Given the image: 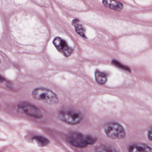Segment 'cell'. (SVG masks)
I'll list each match as a JSON object with an SVG mask.
<instances>
[{"label":"cell","instance_id":"obj_1","mask_svg":"<svg viewBox=\"0 0 152 152\" xmlns=\"http://www.w3.org/2000/svg\"><path fill=\"white\" fill-rule=\"evenodd\" d=\"M32 96L34 99L42 101L48 104H56L59 101L56 94L46 88H39L34 89L32 92Z\"/></svg>","mask_w":152,"mask_h":152},{"label":"cell","instance_id":"obj_2","mask_svg":"<svg viewBox=\"0 0 152 152\" xmlns=\"http://www.w3.org/2000/svg\"><path fill=\"white\" fill-rule=\"evenodd\" d=\"M58 115L61 121L71 125L79 124L83 118L80 111L72 108L62 109L59 112Z\"/></svg>","mask_w":152,"mask_h":152},{"label":"cell","instance_id":"obj_3","mask_svg":"<svg viewBox=\"0 0 152 152\" xmlns=\"http://www.w3.org/2000/svg\"><path fill=\"white\" fill-rule=\"evenodd\" d=\"M104 130L107 136L112 139H121L126 136V132L123 127L117 123L106 124L104 126Z\"/></svg>","mask_w":152,"mask_h":152},{"label":"cell","instance_id":"obj_4","mask_svg":"<svg viewBox=\"0 0 152 152\" xmlns=\"http://www.w3.org/2000/svg\"><path fill=\"white\" fill-rule=\"evenodd\" d=\"M18 107V109L31 117L36 119H40L42 117V114L41 110L31 104L26 102H22Z\"/></svg>","mask_w":152,"mask_h":152},{"label":"cell","instance_id":"obj_5","mask_svg":"<svg viewBox=\"0 0 152 152\" xmlns=\"http://www.w3.org/2000/svg\"><path fill=\"white\" fill-rule=\"evenodd\" d=\"M68 141L75 147H86L89 145L87 136L80 132H75L71 133L68 137Z\"/></svg>","mask_w":152,"mask_h":152},{"label":"cell","instance_id":"obj_6","mask_svg":"<svg viewBox=\"0 0 152 152\" xmlns=\"http://www.w3.org/2000/svg\"><path fill=\"white\" fill-rule=\"evenodd\" d=\"M53 44L57 49L65 57H69L73 52V49L70 48L67 42L59 37H56L53 41Z\"/></svg>","mask_w":152,"mask_h":152},{"label":"cell","instance_id":"obj_7","mask_svg":"<svg viewBox=\"0 0 152 152\" xmlns=\"http://www.w3.org/2000/svg\"><path fill=\"white\" fill-rule=\"evenodd\" d=\"M102 2L106 7L117 12L121 11L123 8L122 4L115 0H103Z\"/></svg>","mask_w":152,"mask_h":152},{"label":"cell","instance_id":"obj_8","mask_svg":"<svg viewBox=\"0 0 152 152\" xmlns=\"http://www.w3.org/2000/svg\"><path fill=\"white\" fill-rule=\"evenodd\" d=\"M129 152H152V148L149 146L144 144H133L130 145L129 148Z\"/></svg>","mask_w":152,"mask_h":152},{"label":"cell","instance_id":"obj_9","mask_svg":"<svg viewBox=\"0 0 152 152\" xmlns=\"http://www.w3.org/2000/svg\"><path fill=\"white\" fill-rule=\"evenodd\" d=\"M95 79L96 82L100 85H104L107 81L106 75L98 70H96L95 72Z\"/></svg>","mask_w":152,"mask_h":152},{"label":"cell","instance_id":"obj_10","mask_svg":"<svg viewBox=\"0 0 152 152\" xmlns=\"http://www.w3.org/2000/svg\"><path fill=\"white\" fill-rule=\"evenodd\" d=\"M33 140L35 141L39 146L44 147L48 145L50 143L49 140L47 138L42 136H37L34 137Z\"/></svg>","mask_w":152,"mask_h":152},{"label":"cell","instance_id":"obj_11","mask_svg":"<svg viewBox=\"0 0 152 152\" xmlns=\"http://www.w3.org/2000/svg\"><path fill=\"white\" fill-rule=\"evenodd\" d=\"M78 20L77 19H75L73 21L72 24L75 27L76 32L82 37L85 38V34H84L85 31V29H84L83 25L78 23Z\"/></svg>","mask_w":152,"mask_h":152},{"label":"cell","instance_id":"obj_12","mask_svg":"<svg viewBox=\"0 0 152 152\" xmlns=\"http://www.w3.org/2000/svg\"><path fill=\"white\" fill-rule=\"evenodd\" d=\"M148 139L152 141V127H151L148 131Z\"/></svg>","mask_w":152,"mask_h":152}]
</instances>
